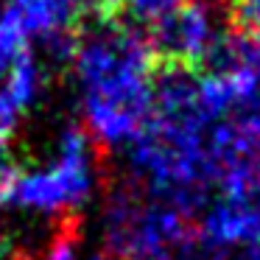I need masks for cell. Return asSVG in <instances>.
<instances>
[{
    "instance_id": "cell-1",
    "label": "cell",
    "mask_w": 260,
    "mask_h": 260,
    "mask_svg": "<svg viewBox=\"0 0 260 260\" xmlns=\"http://www.w3.org/2000/svg\"><path fill=\"white\" fill-rule=\"evenodd\" d=\"M84 129L95 146H129L151 118L157 59L146 31L126 14H84L70 59Z\"/></svg>"
},
{
    "instance_id": "cell-2",
    "label": "cell",
    "mask_w": 260,
    "mask_h": 260,
    "mask_svg": "<svg viewBox=\"0 0 260 260\" xmlns=\"http://www.w3.org/2000/svg\"><path fill=\"white\" fill-rule=\"evenodd\" d=\"M98 185V151L84 126H68L56 151L40 168H14L0 182V210L48 218L53 224L73 221Z\"/></svg>"
},
{
    "instance_id": "cell-3",
    "label": "cell",
    "mask_w": 260,
    "mask_h": 260,
    "mask_svg": "<svg viewBox=\"0 0 260 260\" xmlns=\"http://www.w3.org/2000/svg\"><path fill=\"white\" fill-rule=\"evenodd\" d=\"M218 31L207 0H185L165 17L154 20L146 37L157 64H187L196 70Z\"/></svg>"
},
{
    "instance_id": "cell-4",
    "label": "cell",
    "mask_w": 260,
    "mask_h": 260,
    "mask_svg": "<svg viewBox=\"0 0 260 260\" xmlns=\"http://www.w3.org/2000/svg\"><path fill=\"white\" fill-rule=\"evenodd\" d=\"M9 6L14 9L31 45H42L56 62L73 59L87 0H9Z\"/></svg>"
},
{
    "instance_id": "cell-5",
    "label": "cell",
    "mask_w": 260,
    "mask_h": 260,
    "mask_svg": "<svg viewBox=\"0 0 260 260\" xmlns=\"http://www.w3.org/2000/svg\"><path fill=\"white\" fill-rule=\"evenodd\" d=\"M42 87H45V70L37 53L28 51L6 73V79H0V126L14 129L20 118L40 101Z\"/></svg>"
},
{
    "instance_id": "cell-6",
    "label": "cell",
    "mask_w": 260,
    "mask_h": 260,
    "mask_svg": "<svg viewBox=\"0 0 260 260\" xmlns=\"http://www.w3.org/2000/svg\"><path fill=\"white\" fill-rule=\"evenodd\" d=\"M185 0H87V6L98 14H126L135 23H148L165 17Z\"/></svg>"
},
{
    "instance_id": "cell-7",
    "label": "cell",
    "mask_w": 260,
    "mask_h": 260,
    "mask_svg": "<svg viewBox=\"0 0 260 260\" xmlns=\"http://www.w3.org/2000/svg\"><path fill=\"white\" fill-rule=\"evenodd\" d=\"M28 51H31V40L25 37L14 9L6 3L0 9V79H6V73Z\"/></svg>"
},
{
    "instance_id": "cell-8",
    "label": "cell",
    "mask_w": 260,
    "mask_h": 260,
    "mask_svg": "<svg viewBox=\"0 0 260 260\" xmlns=\"http://www.w3.org/2000/svg\"><path fill=\"white\" fill-rule=\"evenodd\" d=\"M40 260H109V257L107 254H81L79 252V230H76V221H70L40 252Z\"/></svg>"
},
{
    "instance_id": "cell-9",
    "label": "cell",
    "mask_w": 260,
    "mask_h": 260,
    "mask_svg": "<svg viewBox=\"0 0 260 260\" xmlns=\"http://www.w3.org/2000/svg\"><path fill=\"white\" fill-rule=\"evenodd\" d=\"M224 120H230L238 132H243L246 137H252V140L260 143V87H254L252 92H246V95L230 109V115H226Z\"/></svg>"
},
{
    "instance_id": "cell-10",
    "label": "cell",
    "mask_w": 260,
    "mask_h": 260,
    "mask_svg": "<svg viewBox=\"0 0 260 260\" xmlns=\"http://www.w3.org/2000/svg\"><path fill=\"white\" fill-rule=\"evenodd\" d=\"M230 25L243 34H260V0H230Z\"/></svg>"
},
{
    "instance_id": "cell-11",
    "label": "cell",
    "mask_w": 260,
    "mask_h": 260,
    "mask_svg": "<svg viewBox=\"0 0 260 260\" xmlns=\"http://www.w3.org/2000/svg\"><path fill=\"white\" fill-rule=\"evenodd\" d=\"M14 171L12 165V129L0 126V182Z\"/></svg>"
},
{
    "instance_id": "cell-12",
    "label": "cell",
    "mask_w": 260,
    "mask_h": 260,
    "mask_svg": "<svg viewBox=\"0 0 260 260\" xmlns=\"http://www.w3.org/2000/svg\"><path fill=\"white\" fill-rule=\"evenodd\" d=\"M0 260H23L14 243L9 241V235H3V232H0Z\"/></svg>"
},
{
    "instance_id": "cell-13",
    "label": "cell",
    "mask_w": 260,
    "mask_h": 260,
    "mask_svg": "<svg viewBox=\"0 0 260 260\" xmlns=\"http://www.w3.org/2000/svg\"><path fill=\"white\" fill-rule=\"evenodd\" d=\"M252 70L260 79V34H252Z\"/></svg>"
},
{
    "instance_id": "cell-14",
    "label": "cell",
    "mask_w": 260,
    "mask_h": 260,
    "mask_svg": "<svg viewBox=\"0 0 260 260\" xmlns=\"http://www.w3.org/2000/svg\"><path fill=\"white\" fill-rule=\"evenodd\" d=\"M207 260H232L230 252H207Z\"/></svg>"
},
{
    "instance_id": "cell-15",
    "label": "cell",
    "mask_w": 260,
    "mask_h": 260,
    "mask_svg": "<svg viewBox=\"0 0 260 260\" xmlns=\"http://www.w3.org/2000/svg\"><path fill=\"white\" fill-rule=\"evenodd\" d=\"M207 3H210V0H207ZM218 3H230V0H218Z\"/></svg>"
}]
</instances>
